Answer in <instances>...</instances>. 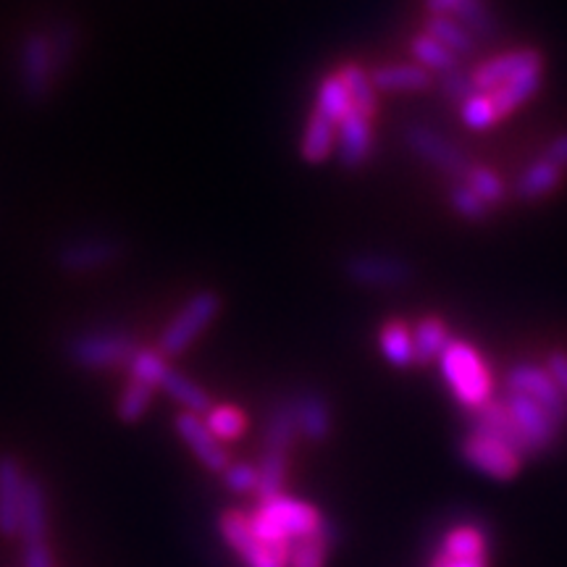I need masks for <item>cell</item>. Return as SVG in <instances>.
Returning a JSON list of instances; mask_svg holds the SVG:
<instances>
[{
    "mask_svg": "<svg viewBox=\"0 0 567 567\" xmlns=\"http://www.w3.org/2000/svg\"><path fill=\"white\" fill-rule=\"evenodd\" d=\"M323 520L326 517L313 505L289 494L258 502V509L250 513L252 534L266 547H289L297 538L313 536L321 530Z\"/></svg>",
    "mask_w": 567,
    "mask_h": 567,
    "instance_id": "1",
    "label": "cell"
},
{
    "mask_svg": "<svg viewBox=\"0 0 567 567\" xmlns=\"http://www.w3.org/2000/svg\"><path fill=\"white\" fill-rule=\"evenodd\" d=\"M439 368H442L444 381L463 408L478 410L484 402L492 400V373H488L484 358L471 344L452 339L439 358Z\"/></svg>",
    "mask_w": 567,
    "mask_h": 567,
    "instance_id": "2",
    "label": "cell"
},
{
    "mask_svg": "<svg viewBox=\"0 0 567 567\" xmlns=\"http://www.w3.org/2000/svg\"><path fill=\"white\" fill-rule=\"evenodd\" d=\"M130 375L142 381V384L161 389L166 392L176 405L184 408V413L205 415L210 410V396L205 394L203 386H197L195 381H189L187 375L174 371L172 365L163 360L161 352L155 350H137L130 360Z\"/></svg>",
    "mask_w": 567,
    "mask_h": 567,
    "instance_id": "3",
    "label": "cell"
},
{
    "mask_svg": "<svg viewBox=\"0 0 567 567\" xmlns=\"http://www.w3.org/2000/svg\"><path fill=\"white\" fill-rule=\"evenodd\" d=\"M218 308H221V300H218L216 292H197L189 297L187 302L182 305L179 313L174 316V321L163 329L158 352L163 358H174V354H182L189 344L197 342V337L203 334L208 326L216 321Z\"/></svg>",
    "mask_w": 567,
    "mask_h": 567,
    "instance_id": "4",
    "label": "cell"
},
{
    "mask_svg": "<svg viewBox=\"0 0 567 567\" xmlns=\"http://www.w3.org/2000/svg\"><path fill=\"white\" fill-rule=\"evenodd\" d=\"M218 534L226 547L243 559L245 567H287L289 547H266L264 542H258L250 526V513L224 509L218 515Z\"/></svg>",
    "mask_w": 567,
    "mask_h": 567,
    "instance_id": "5",
    "label": "cell"
},
{
    "mask_svg": "<svg viewBox=\"0 0 567 567\" xmlns=\"http://www.w3.org/2000/svg\"><path fill=\"white\" fill-rule=\"evenodd\" d=\"M55 74H59V66H55L51 32H30L21 42L19 53L21 95L32 103L45 101Z\"/></svg>",
    "mask_w": 567,
    "mask_h": 567,
    "instance_id": "6",
    "label": "cell"
},
{
    "mask_svg": "<svg viewBox=\"0 0 567 567\" xmlns=\"http://www.w3.org/2000/svg\"><path fill=\"white\" fill-rule=\"evenodd\" d=\"M505 386L507 392L523 394L528 396V400H534L536 405L547 410L559 425L567 423V396L559 392L555 379H551L544 365H534V363L513 365L505 375Z\"/></svg>",
    "mask_w": 567,
    "mask_h": 567,
    "instance_id": "7",
    "label": "cell"
},
{
    "mask_svg": "<svg viewBox=\"0 0 567 567\" xmlns=\"http://www.w3.org/2000/svg\"><path fill=\"white\" fill-rule=\"evenodd\" d=\"M69 352L76 365L103 371V368L130 365L134 352H137V344L126 334H118V331H95V334L76 337Z\"/></svg>",
    "mask_w": 567,
    "mask_h": 567,
    "instance_id": "8",
    "label": "cell"
},
{
    "mask_svg": "<svg viewBox=\"0 0 567 567\" xmlns=\"http://www.w3.org/2000/svg\"><path fill=\"white\" fill-rule=\"evenodd\" d=\"M502 402H505L507 413L515 421L517 429H520V434L526 436L530 446L536 450V455H542V452H547L557 444L563 425H559L542 405H536L534 400L515 392H507Z\"/></svg>",
    "mask_w": 567,
    "mask_h": 567,
    "instance_id": "9",
    "label": "cell"
},
{
    "mask_svg": "<svg viewBox=\"0 0 567 567\" xmlns=\"http://www.w3.org/2000/svg\"><path fill=\"white\" fill-rule=\"evenodd\" d=\"M530 71H544V59L538 51L526 48V51H509L484 61L471 71V80L478 92H494L530 74Z\"/></svg>",
    "mask_w": 567,
    "mask_h": 567,
    "instance_id": "10",
    "label": "cell"
},
{
    "mask_svg": "<svg viewBox=\"0 0 567 567\" xmlns=\"http://www.w3.org/2000/svg\"><path fill=\"white\" fill-rule=\"evenodd\" d=\"M463 460L494 481H513L523 467V457L494 439L471 434L463 442Z\"/></svg>",
    "mask_w": 567,
    "mask_h": 567,
    "instance_id": "11",
    "label": "cell"
},
{
    "mask_svg": "<svg viewBox=\"0 0 567 567\" xmlns=\"http://www.w3.org/2000/svg\"><path fill=\"white\" fill-rule=\"evenodd\" d=\"M471 434L494 439V442L505 444L513 452H517L523 460L536 455V450L530 446L528 439L520 434V429H517L513 417H509L505 402L502 400H488L478 410H473Z\"/></svg>",
    "mask_w": 567,
    "mask_h": 567,
    "instance_id": "12",
    "label": "cell"
},
{
    "mask_svg": "<svg viewBox=\"0 0 567 567\" xmlns=\"http://www.w3.org/2000/svg\"><path fill=\"white\" fill-rule=\"evenodd\" d=\"M405 142L415 155H421L425 163L442 168V172H446V174L465 176L467 168H471V163H467L465 153L460 151L455 142H450L446 137H442L439 132L429 130V126H421V124L408 126Z\"/></svg>",
    "mask_w": 567,
    "mask_h": 567,
    "instance_id": "13",
    "label": "cell"
},
{
    "mask_svg": "<svg viewBox=\"0 0 567 567\" xmlns=\"http://www.w3.org/2000/svg\"><path fill=\"white\" fill-rule=\"evenodd\" d=\"M30 476L17 457H0V536L19 538L21 502H24V488Z\"/></svg>",
    "mask_w": 567,
    "mask_h": 567,
    "instance_id": "14",
    "label": "cell"
},
{
    "mask_svg": "<svg viewBox=\"0 0 567 567\" xmlns=\"http://www.w3.org/2000/svg\"><path fill=\"white\" fill-rule=\"evenodd\" d=\"M176 434L184 444L189 446V452L200 460V463L213 473H224L229 465V455H226V446L210 434V429L205 425L203 415L195 413H179L176 417Z\"/></svg>",
    "mask_w": 567,
    "mask_h": 567,
    "instance_id": "15",
    "label": "cell"
},
{
    "mask_svg": "<svg viewBox=\"0 0 567 567\" xmlns=\"http://www.w3.org/2000/svg\"><path fill=\"white\" fill-rule=\"evenodd\" d=\"M118 255H122V245H118L116 239H103V237L74 239V243L61 247L59 266L69 274L97 271V268L111 266Z\"/></svg>",
    "mask_w": 567,
    "mask_h": 567,
    "instance_id": "16",
    "label": "cell"
},
{
    "mask_svg": "<svg viewBox=\"0 0 567 567\" xmlns=\"http://www.w3.org/2000/svg\"><path fill=\"white\" fill-rule=\"evenodd\" d=\"M410 266L389 255H354L347 264V276L363 287H400L410 279Z\"/></svg>",
    "mask_w": 567,
    "mask_h": 567,
    "instance_id": "17",
    "label": "cell"
},
{
    "mask_svg": "<svg viewBox=\"0 0 567 567\" xmlns=\"http://www.w3.org/2000/svg\"><path fill=\"white\" fill-rule=\"evenodd\" d=\"M373 151L371 118L360 111L347 113L337 126V155L347 168H358Z\"/></svg>",
    "mask_w": 567,
    "mask_h": 567,
    "instance_id": "18",
    "label": "cell"
},
{
    "mask_svg": "<svg viewBox=\"0 0 567 567\" xmlns=\"http://www.w3.org/2000/svg\"><path fill=\"white\" fill-rule=\"evenodd\" d=\"M48 528H51V515H48V494L42 481H27L24 502H21V520H19V542L24 544H42L48 542Z\"/></svg>",
    "mask_w": 567,
    "mask_h": 567,
    "instance_id": "19",
    "label": "cell"
},
{
    "mask_svg": "<svg viewBox=\"0 0 567 567\" xmlns=\"http://www.w3.org/2000/svg\"><path fill=\"white\" fill-rule=\"evenodd\" d=\"M339 544L337 523L323 520L318 534L297 538L287 549V567H326L329 551Z\"/></svg>",
    "mask_w": 567,
    "mask_h": 567,
    "instance_id": "20",
    "label": "cell"
},
{
    "mask_svg": "<svg viewBox=\"0 0 567 567\" xmlns=\"http://www.w3.org/2000/svg\"><path fill=\"white\" fill-rule=\"evenodd\" d=\"M431 71L417 63H394L371 71V84L375 92H421L431 87Z\"/></svg>",
    "mask_w": 567,
    "mask_h": 567,
    "instance_id": "21",
    "label": "cell"
},
{
    "mask_svg": "<svg viewBox=\"0 0 567 567\" xmlns=\"http://www.w3.org/2000/svg\"><path fill=\"white\" fill-rule=\"evenodd\" d=\"M295 402L297 431L310 442H323L331 434V410L321 394L305 392Z\"/></svg>",
    "mask_w": 567,
    "mask_h": 567,
    "instance_id": "22",
    "label": "cell"
},
{
    "mask_svg": "<svg viewBox=\"0 0 567 567\" xmlns=\"http://www.w3.org/2000/svg\"><path fill=\"white\" fill-rule=\"evenodd\" d=\"M563 168L542 155V158L530 163L526 172L520 174V179L515 184V195L526 203H536L555 193L559 184H563Z\"/></svg>",
    "mask_w": 567,
    "mask_h": 567,
    "instance_id": "23",
    "label": "cell"
},
{
    "mask_svg": "<svg viewBox=\"0 0 567 567\" xmlns=\"http://www.w3.org/2000/svg\"><path fill=\"white\" fill-rule=\"evenodd\" d=\"M337 122L313 111L302 134V158L308 163H323L337 147Z\"/></svg>",
    "mask_w": 567,
    "mask_h": 567,
    "instance_id": "24",
    "label": "cell"
},
{
    "mask_svg": "<svg viewBox=\"0 0 567 567\" xmlns=\"http://www.w3.org/2000/svg\"><path fill=\"white\" fill-rule=\"evenodd\" d=\"M452 342L450 329H446L442 318L431 316L423 318L417 323L415 334H413V344H415V363H434V360L442 358V352L446 350V344Z\"/></svg>",
    "mask_w": 567,
    "mask_h": 567,
    "instance_id": "25",
    "label": "cell"
},
{
    "mask_svg": "<svg viewBox=\"0 0 567 567\" xmlns=\"http://www.w3.org/2000/svg\"><path fill=\"white\" fill-rule=\"evenodd\" d=\"M297 434H300V431H297L295 402L284 400L271 410V417H268L266 434H264V450L289 452L292 450Z\"/></svg>",
    "mask_w": 567,
    "mask_h": 567,
    "instance_id": "26",
    "label": "cell"
},
{
    "mask_svg": "<svg viewBox=\"0 0 567 567\" xmlns=\"http://www.w3.org/2000/svg\"><path fill=\"white\" fill-rule=\"evenodd\" d=\"M425 34L434 38L436 42H442L446 51L455 53L457 59L460 55H471L476 51V42H478L455 17H431L425 21Z\"/></svg>",
    "mask_w": 567,
    "mask_h": 567,
    "instance_id": "27",
    "label": "cell"
},
{
    "mask_svg": "<svg viewBox=\"0 0 567 567\" xmlns=\"http://www.w3.org/2000/svg\"><path fill=\"white\" fill-rule=\"evenodd\" d=\"M542 82H544V71H530V74L505 84V87L488 92V95H492V101L496 105V111H499V116L505 118L507 113H513L515 109H520V105H526L530 97H534L536 92L542 90Z\"/></svg>",
    "mask_w": 567,
    "mask_h": 567,
    "instance_id": "28",
    "label": "cell"
},
{
    "mask_svg": "<svg viewBox=\"0 0 567 567\" xmlns=\"http://www.w3.org/2000/svg\"><path fill=\"white\" fill-rule=\"evenodd\" d=\"M439 551L452 559H486V536L478 526H457L444 536Z\"/></svg>",
    "mask_w": 567,
    "mask_h": 567,
    "instance_id": "29",
    "label": "cell"
},
{
    "mask_svg": "<svg viewBox=\"0 0 567 567\" xmlns=\"http://www.w3.org/2000/svg\"><path fill=\"white\" fill-rule=\"evenodd\" d=\"M342 76L347 92H350V101L354 105V111H360L363 116L373 118L375 111H379V92L371 84V74H365L360 66H344L339 71Z\"/></svg>",
    "mask_w": 567,
    "mask_h": 567,
    "instance_id": "30",
    "label": "cell"
},
{
    "mask_svg": "<svg viewBox=\"0 0 567 567\" xmlns=\"http://www.w3.org/2000/svg\"><path fill=\"white\" fill-rule=\"evenodd\" d=\"M381 350L384 358L396 368H410L415 363V344L413 334L405 323L392 321L381 329Z\"/></svg>",
    "mask_w": 567,
    "mask_h": 567,
    "instance_id": "31",
    "label": "cell"
},
{
    "mask_svg": "<svg viewBox=\"0 0 567 567\" xmlns=\"http://www.w3.org/2000/svg\"><path fill=\"white\" fill-rule=\"evenodd\" d=\"M316 111L323 113V116H329L331 122L337 124L342 122L347 113L354 111L350 92H347L342 76L331 74L321 82V87H318V97H316Z\"/></svg>",
    "mask_w": 567,
    "mask_h": 567,
    "instance_id": "32",
    "label": "cell"
},
{
    "mask_svg": "<svg viewBox=\"0 0 567 567\" xmlns=\"http://www.w3.org/2000/svg\"><path fill=\"white\" fill-rule=\"evenodd\" d=\"M203 421L210 429V434L216 436L221 444L237 442V439L247 431L245 413L239 408H231V405L210 408L208 413L203 415Z\"/></svg>",
    "mask_w": 567,
    "mask_h": 567,
    "instance_id": "33",
    "label": "cell"
},
{
    "mask_svg": "<svg viewBox=\"0 0 567 567\" xmlns=\"http://www.w3.org/2000/svg\"><path fill=\"white\" fill-rule=\"evenodd\" d=\"M413 55H415L417 66H423L425 71H439V74H444V71L460 69L457 55L452 51H446L442 42L429 38L425 32L415 34L413 38Z\"/></svg>",
    "mask_w": 567,
    "mask_h": 567,
    "instance_id": "34",
    "label": "cell"
},
{
    "mask_svg": "<svg viewBox=\"0 0 567 567\" xmlns=\"http://www.w3.org/2000/svg\"><path fill=\"white\" fill-rule=\"evenodd\" d=\"M452 17H455L476 40L496 38V19L492 17V11L486 9L484 0H460V6Z\"/></svg>",
    "mask_w": 567,
    "mask_h": 567,
    "instance_id": "35",
    "label": "cell"
},
{
    "mask_svg": "<svg viewBox=\"0 0 567 567\" xmlns=\"http://www.w3.org/2000/svg\"><path fill=\"white\" fill-rule=\"evenodd\" d=\"M153 394H155L153 386L142 384V381H137V379H130V384L124 386L122 396H118V405H116L118 417H122L124 423L142 421L153 405Z\"/></svg>",
    "mask_w": 567,
    "mask_h": 567,
    "instance_id": "36",
    "label": "cell"
},
{
    "mask_svg": "<svg viewBox=\"0 0 567 567\" xmlns=\"http://www.w3.org/2000/svg\"><path fill=\"white\" fill-rule=\"evenodd\" d=\"M460 118H463L467 130L481 132V130H488V126H494L502 116L499 111H496V105L488 92H476V95L467 97V101L460 105Z\"/></svg>",
    "mask_w": 567,
    "mask_h": 567,
    "instance_id": "37",
    "label": "cell"
},
{
    "mask_svg": "<svg viewBox=\"0 0 567 567\" xmlns=\"http://www.w3.org/2000/svg\"><path fill=\"white\" fill-rule=\"evenodd\" d=\"M463 179L467 187H471L473 193H476L486 205H499L502 200H505V195H507L505 182H502L499 174L492 172L488 166H471L465 172Z\"/></svg>",
    "mask_w": 567,
    "mask_h": 567,
    "instance_id": "38",
    "label": "cell"
},
{
    "mask_svg": "<svg viewBox=\"0 0 567 567\" xmlns=\"http://www.w3.org/2000/svg\"><path fill=\"white\" fill-rule=\"evenodd\" d=\"M450 203L452 208H455L457 216H463L465 221H484L488 216V205L481 200V197L473 193L467 184H457L455 189L450 193Z\"/></svg>",
    "mask_w": 567,
    "mask_h": 567,
    "instance_id": "39",
    "label": "cell"
},
{
    "mask_svg": "<svg viewBox=\"0 0 567 567\" xmlns=\"http://www.w3.org/2000/svg\"><path fill=\"white\" fill-rule=\"evenodd\" d=\"M439 90H442L446 101L457 105H463L467 97H473L478 92L473 87L471 74H465L463 69H452V71H444V74H439Z\"/></svg>",
    "mask_w": 567,
    "mask_h": 567,
    "instance_id": "40",
    "label": "cell"
},
{
    "mask_svg": "<svg viewBox=\"0 0 567 567\" xmlns=\"http://www.w3.org/2000/svg\"><path fill=\"white\" fill-rule=\"evenodd\" d=\"M224 484L234 494H252L258 492V465L250 463H229L221 473Z\"/></svg>",
    "mask_w": 567,
    "mask_h": 567,
    "instance_id": "41",
    "label": "cell"
},
{
    "mask_svg": "<svg viewBox=\"0 0 567 567\" xmlns=\"http://www.w3.org/2000/svg\"><path fill=\"white\" fill-rule=\"evenodd\" d=\"M51 42H53L55 66H59V74H61V71L66 69V63L71 59V51H74V45H76V34L69 24H61L51 32Z\"/></svg>",
    "mask_w": 567,
    "mask_h": 567,
    "instance_id": "42",
    "label": "cell"
},
{
    "mask_svg": "<svg viewBox=\"0 0 567 567\" xmlns=\"http://www.w3.org/2000/svg\"><path fill=\"white\" fill-rule=\"evenodd\" d=\"M21 567H55L51 544H24L21 547Z\"/></svg>",
    "mask_w": 567,
    "mask_h": 567,
    "instance_id": "43",
    "label": "cell"
},
{
    "mask_svg": "<svg viewBox=\"0 0 567 567\" xmlns=\"http://www.w3.org/2000/svg\"><path fill=\"white\" fill-rule=\"evenodd\" d=\"M547 373L555 379V384L559 386V392H563L567 396V352L563 350H555L547 358Z\"/></svg>",
    "mask_w": 567,
    "mask_h": 567,
    "instance_id": "44",
    "label": "cell"
},
{
    "mask_svg": "<svg viewBox=\"0 0 567 567\" xmlns=\"http://www.w3.org/2000/svg\"><path fill=\"white\" fill-rule=\"evenodd\" d=\"M544 158L567 172V134H557V137L549 142L547 151H544Z\"/></svg>",
    "mask_w": 567,
    "mask_h": 567,
    "instance_id": "45",
    "label": "cell"
},
{
    "mask_svg": "<svg viewBox=\"0 0 567 567\" xmlns=\"http://www.w3.org/2000/svg\"><path fill=\"white\" fill-rule=\"evenodd\" d=\"M460 6V0H425V9L431 17H452Z\"/></svg>",
    "mask_w": 567,
    "mask_h": 567,
    "instance_id": "46",
    "label": "cell"
},
{
    "mask_svg": "<svg viewBox=\"0 0 567 567\" xmlns=\"http://www.w3.org/2000/svg\"><path fill=\"white\" fill-rule=\"evenodd\" d=\"M434 567H486V559H452L439 551Z\"/></svg>",
    "mask_w": 567,
    "mask_h": 567,
    "instance_id": "47",
    "label": "cell"
}]
</instances>
